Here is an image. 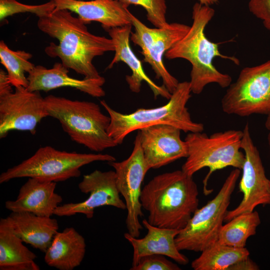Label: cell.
<instances>
[{
    "mask_svg": "<svg viewBox=\"0 0 270 270\" xmlns=\"http://www.w3.org/2000/svg\"><path fill=\"white\" fill-rule=\"evenodd\" d=\"M52 0L55 4V10H66L74 12L86 24L98 22L106 30L132 24L131 12L118 0Z\"/></svg>",
    "mask_w": 270,
    "mask_h": 270,
    "instance_id": "18",
    "label": "cell"
},
{
    "mask_svg": "<svg viewBox=\"0 0 270 270\" xmlns=\"http://www.w3.org/2000/svg\"><path fill=\"white\" fill-rule=\"evenodd\" d=\"M32 58L30 53L24 50H12L4 40H0V63L6 70L10 83L14 88L28 87V80L25 74L30 72L36 66L29 61Z\"/></svg>",
    "mask_w": 270,
    "mask_h": 270,
    "instance_id": "26",
    "label": "cell"
},
{
    "mask_svg": "<svg viewBox=\"0 0 270 270\" xmlns=\"http://www.w3.org/2000/svg\"><path fill=\"white\" fill-rule=\"evenodd\" d=\"M265 126L270 132V114L268 115L265 122Z\"/></svg>",
    "mask_w": 270,
    "mask_h": 270,
    "instance_id": "33",
    "label": "cell"
},
{
    "mask_svg": "<svg viewBox=\"0 0 270 270\" xmlns=\"http://www.w3.org/2000/svg\"><path fill=\"white\" fill-rule=\"evenodd\" d=\"M260 224V216L256 211L239 214L223 224L217 242L234 248H244L248 239L256 234Z\"/></svg>",
    "mask_w": 270,
    "mask_h": 270,
    "instance_id": "25",
    "label": "cell"
},
{
    "mask_svg": "<svg viewBox=\"0 0 270 270\" xmlns=\"http://www.w3.org/2000/svg\"><path fill=\"white\" fill-rule=\"evenodd\" d=\"M38 29L58 43L50 42L44 52L50 57L58 58L68 68L86 78H100L92 63L96 56L114 51L111 38L94 35L86 24L66 10H54L50 14L38 18Z\"/></svg>",
    "mask_w": 270,
    "mask_h": 270,
    "instance_id": "1",
    "label": "cell"
},
{
    "mask_svg": "<svg viewBox=\"0 0 270 270\" xmlns=\"http://www.w3.org/2000/svg\"><path fill=\"white\" fill-rule=\"evenodd\" d=\"M130 19L134 28V32L131 33V40L140 48L144 62L150 65L156 78H161L163 85L172 94L179 82L167 70L163 56L185 36L190 26L172 22L162 28H150L132 13Z\"/></svg>",
    "mask_w": 270,
    "mask_h": 270,
    "instance_id": "11",
    "label": "cell"
},
{
    "mask_svg": "<svg viewBox=\"0 0 270 270\" xmlns=\"http://www.w3.org/2000/svg\"><path fill=\"white\" fill-rule=\"evenodd\" d=\"M126 6L130 4L140 6L146 12L148 20L156 28H162L168 22L166 20V5L165 0H118Z\"/></svg>",
    "mask_w": 270,
    "mask_h": 270,
    "instance_id": "28",
    "label": "cell"
},
{
    "mask_svg": "<svg viewBox=\"0 0 270 270\" xmlns=\"http://www.w3.org/2000/svg\"><path fill=\"white\" fill-rule=\"evenodd\" d=\"M198 196L192 176L181 170L154 176L142 188L140 202L150 224L181 230L198 208Z\"/></svg>",
    "mask_w": 270,
    "mask_h": 270,
    "instance_id": "2",
    "label": "cell"
},
{
    "mask_svg": "<svg viewBox=\"0 0 270 270\" xmlns=\"http://www.w3.org/2000/svg\"><path fill=\"white\" fill-rule=\"evenodd\" d=\"M191 92L190 82H179L164 105L151 108H138L127 114L114 110L106 101L100 100V104L110 118L108 133L118 145L134 131L156 124L173 126L185 132H202L204 124L192 120L186 107Z\"/></svg>",
    "mask_w": 270,
    "mask_h": 270,
    "instance_id": "4",
    "label": "cell"
},
{
    "mask_svg": "<svg viewBox=\"0 0 270 270\" xmlns=\"http://www.w3.org/2000/svg\"><path fill=\"white\" fill-rule=\"evenodd\" d=\"M6 218L24 242L44 253L59 228L56 219L27 212H11Z\"/></svg>",
    "mask_w": 270,
    "mask_h": 270,
    "instance_id": "21",
    "label": "cell"
},
{
    "mask_svg": "<svg viewBox=\"0 0 270 270\" xmlns=\"http://www.w3.org/2000/svg\"><path fill=\"white\" fill-rule=\"evenodd\" d=\"M132 26V24H128L106 30L114 42L115 52L108 68H111L120 62H124L132 70V74L126 76V82L132 92H139L142 82L144 81L148 84L156 98L161 96L169 100L172 94L164 85H158L148 76L144 71L141 61L133 52L130 44Z\"/></svg>",
    "mask_w": 270,
    "mask_h": 270,
    "instance_id": "17",
    "label": "cell"
},
{
    "mask_svg": "<svg viewBox=\"0 0 270 270\" xmlns=\"http://www.w3.org/2000/svg\"><path fill=\"white\" fill-rule=\"evenodd\" d=\"M7 73L0 70V138L10 132H36L38 124L48 116L44 98L40 92H30L20 86L12 88Z\"/></svg>",
    "mask_w": 270,
    "mask_h": 270,
    "instance_id": "10",
    "label": "cell"
},
{
    "mask_svg": "<svg viewBox=\"0 0 270 270\" xmlns=\"http://www.w3.org/2000/svg\"><path fill=\"white\" fill-rule=\"evenodd\" d=\"M242 132L241 148L244 150V160L238 188L243 196L236 208L228 210L224 220L226 222L239 214L253 212L258 206L270 204V180L266 176L248 122Z\"/></svg>",
    "mask_w": 270,
    "mask_h": 270,
    "instance_id": "13",
    "label": "cell"
},
{
    "mask_svg": "<svg viewBox=\"0 0 270 270\" xmlns=\"http://www.w3.org/2000/svg\"><path fill=\"white\" fill-rule=\"evenodd\" d=\"M198 2L201 4L210 6L212 4L217 3L218 0H198Z\"/></svg>",
    "mask_w": 270,
    "mask_h": 270,
    "instance_id": "32",
    "label": "cell"
},
{
    "mask_svg": "<svg viewBox=\"0 0 270 270\" xmlns=\"http://www.w3.org/2000/svg\"><path fill=\"white\" fill-rule=\"evenodd\" d=\"M268 144L270 149V132H269L268 136Z\"/></svg>",
    "mask_w": 270,
    "mask_h": 270,
    "instance_id": "34",
    "label": "cell"
},
{
    "mask_svg": "<svg viewBox=\"0 0 270 270\" xmlns=\"http://www.w3.org/2000/svg\"><path fill=\"white\" fill-rule=\"evenodd\" d=\"M86 252L84 236L72 227L58 232L45 252L44 260L50 266L72 270L82 262Z\"/></svg>",
    "mask_w": 270,
    "mask_h": 270,
    "instance_id": "22",
    "label": "cell"
},
{
    "mask_svg": "<svg viewBox=\"0 0 270 270\" xmlns=\"http://www.w3.org/2000/svg\"><path fill=\"white\" fill-rule=\"evenodd\" d=\"M68 68L62 62H56L52 67L48 68L38 65L28 74V85L27 90L30 92H48L62 87L74 88L94 98H101L106 94L102 86L105 78L101 76L97 78L82 80L70 77Z\"/></svg>",
    "mask_w": 270,
    "mask_h": 270,
    "instance_id": "16",
    "label": "cell"
},
{
    "mask_svg": "<svg viewBox=\"0 0 270 270\" xmlns=\"http://www.w3.org/2000/svg\"><path fill=\"white\" fill-rule=\"evenodd\" d=\"M259 270V267L254 262L251 260L249 257L234 264L228 269V270Z\"/></svg>",
    "mask_w": 270,
    "mask_h": 270,
    "instance_id": "31",
    "label": "cell"
},
{
    "mask_svg": "<svg viewBox=\"0 0 270 270\" xmlns=\"http://www.w3.org/2000/svg\"><path fill=\"white\" fill-rule=\"evenodd\" d=\"M142 224L148 231L144 238L134 237L128 232L124 234V238L133 248L132 266L142 257L154 254L166 256L182 265L188 263V258L180 252L175 242V238L180 230L154 226L146 219Z\"/></svg>",
    "mask_w": 270,
    "mask_h": 270,
    "instance_id": "20",
    "label": "cell"
},
{
    "mask_svg": "<svg viewBox=\"0 0 270 270\" xmlns=\"http://www.w3.org/2000/svg\"><path fill=\"white\" fill-rule=\"evenodd\" d=\"M55 8V4L52 0L38 5L26 4L16 0H0V20L2 22L9 16L25 12L34 14L40 18L50 14Z\"/></svg>",
    "mask_w": 270,
    "mask_h": 270,
    "instance_id": "27",
    "label": "cell"
},
{
    "mask_svg": "<svg viewBox=\"0 0 270 270\" xmlns=\"http://www.w3.org/2000/svg\"><path fill=\"white\" fill-rule=\"evenodd\" d=\"M248 7L250 12L261 20L270 32V0H250Z\"/></svg>",
    "mask_w": 270,
    "mask_h": 270,
    "instance_id": "30",
    "label": "cell"
},
{
    "mask_svg": "<svg viewBox=\"0 0 270 270\" xmlns=\"http://www.w3.org/2000/svg\"><path fill=\"white\" fill-rule=\"evenodd\" d=\"M202 132H190L186 136L188 155L182 170L192 176L208 168L209 172L203 180L204 192L206 195L212 191L207 188L208 182L214 172L228 166L242 170L244 160L241 150L243 132L230 130L210 136Z\"/></svg>",
    "mask_w": 270,
    "mask_h": 270,
    "instance_id": "6",
    "label": "cell"
},
{
    "mask_svg": "<svg viewBox=\"0 0 270 270\" xmlns=\"http://www.w3.org/2000/svg\"></svg>",
    "mask_w": 270,
    "mask_h": 270,
    "instance_id": "35",
    "label": "cell"
},
{
    "mask_svg": "<svg viewBox=\"0 0 270 270\" xmlns=\"http://www.w3.org/2000/svg\"><path fill=\"white\" fill-rule=\"evenodd\" d=\"M246 248H236L217 242L208 246L191 264L194 270H228L238 262L249 257Z\"/></svg>",
    "mask_w": 270,
    "mask_h": 270,
    "instance_id": "24",
    "label": "cell"
},
{
    "mask_svg": "<svg viewBox=\"0 0 270 270\" xmlns=\"http://www.w3.org/2000/svg\"><path fill=\"white\" fill-rule=\"evenodd\" d=\"M223 96L222 111L228 114L248 116L270 114V60L246 67L231 83Z\"/></svg>",
    "mask_w": 270,
    "mask_h": 270,
    "instance_id": "9",
    "label": "cell"
},
{
    "mask_svg": "<svg viewBox=\"0 0 270 270\" xmlns=\"http://www.w3.org/2000/svg\"><path fill=\"white\" fill-rule=\"evenodd\" d=\"M181 131L176 126L165 124L138 130L144 156L150 169L159 168L188 156V145L181 138Z\"/></svg>",
    "mask_w": 270,
    "mask_h": 270,
    "instance_id": "15",
    "label": "cell"
},
{
    "mask_svg": "<svg viewBox=\"0 0 270 270\" xmlns=\"http://www.w3.org/2000/svg\"><path fill=\"white\" fill-rule=\"evenodd\" d=\"M6 218L0 220V270H39L36 255L23 244Z\"/></svg>",
    "mask_w": 270,
    "mask_h": 270,
    "instance_id": "23",
    "label": "cell"
},
{
    "mask_svg": "<svg viewBox=\"0 0 270 270\" xmlns=\"http://www.w3.org/2000/svg\"><path fill=\"white\" fill-rule=\"evenodd\" d=\"M109 154L80 153L60 150L51 146L40 148L29 158L8 168L0 175V184L18 178H34L52 182L80 176V168L94 162L116 161Z\"/></svg>",
    "mask_w": 270,
    "mask_h": 270,
    "instance_id": "7",
    "label": "cell"
},
{
    "mask_svg": "<svg viewBox=\"0 0 270 270\" xmlns=\"http://www.w3.org/2000/svg\"><path fill=\"white\" fill-rule=\"evenodd\" d=\"M240 170H232L217 194L198 208L175 238L180 250L201 252L218 241Z\"/></svg>",
    "mask_w": 270,
    "mask_h": 270,
    "instance_id": "8",
    "label": "cell"
},
{
    "mask_svg": "<svg viewBox=\"0 0 270 270\" xmlns=\"http://www.w3.org/2000/svg\"><path fill=\"white\" fill-rule=\"evenodd\" d=\"M108 163L114 168L118 190L125 201L128 232L138 238L142 228L140 218L144 216L140 202L142 184L150 170L144 156L139 132L136 136L132 150L127 158Z\"/></svg>",
    "mask_w": 270,
    "mask_h": 270,
    "instance_id": "12",
    "label": "cell"
},
{
    "mask_svg": "<svg viewBox=\"0 0 270 270\" xmlns=\"http://www.w3.org/2000/svg\"><path fill=\"white\" fill-rule=\"evenodd\" d=\"M56 182L28 178L20 187L15 200L5 202L11 212H27L38 216L51 217L62 202L55 192Z\"/></svg>",
    "mask_w": 270,
    "mask_h": 270,
    "instance_id": "19",
    "label": "cell"
},
{
    "mask_svg": "<svg viewBox=\"0 0 270 270\" xmlns=\"http://www.w3.org/2000/svg\"><path fill=\"white\" fill-rule=\"evenodd\" d=\"M131 270H180L176 264L168 260L166 256L158 254L142 257L138 263L130 268Z\"/></svg>",
    "mask_w": 270,
    "mask_h": 270,
    "instance_id": "29",
    "label": "cell"
},
{
    "mask_svg": "<svg viewBox=\"0 0 270 270\" xmlns=\"http://www.w3.org/2000/svg\"><path fill=\"white\" fill-rule=\"evenodd\" d=\"M78 187L82 192L89 194L88 197L81 202L60 205L54 215L70 216L82 214L90 219L94 216L95 209L100 206H108L126 210L125 202L120 198L116 186L114 170H95L84 175Z\"/></svg>",
    "mask_w": 270,
    "mask_h": 270,
    "instance_id": "14",
    "label": "cell"
},
{
    "mask_svg": "<svg viewBox=\"0 0 270 270\" xmlns=\"http://www.w3.org/2000/svg\"><path fill=\"white\" fill-rule=\"evenodd\" d=\"M44 100L48 116L58 120L72 141L96 152L118 146L108 133L110 116L96 103L52 94Z\"/></svg>",
    "mask_w": 270,
    "mask_h": 270,
    "instance_id": "5",
    "label": "cell"
},
{
    "mask_svg": "<svg viewBox=\"0 0 270 270\" xmlns=\"http://www.w3.org/2000/svg\"><path fill=\"white\" fill-rule=\"evenodd\" d=\"M210 6L196 2L193 6L192 24L185 36L165 54L169 60L183 58L192 64L190 81L192 92L198 94L206 86L216 84L222 88H228L232 83L231 76L218 70L213 64L216 57L229 60L236 64L239 60L224 55L218 46L206 36L205 28L214 15Z\"/></svg>",
    "mask_w": 270,
    "mask_h": 270,
    "instance_id": "3",
    "label": "cell"
}]
</instances>
